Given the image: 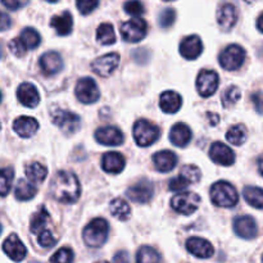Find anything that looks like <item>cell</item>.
<instances>
[{
    "mask_svg": "<svg viewBox=\"0 0 263 263\" xmlns=\"http://www.w3.org/2000/svg\"><path fill=\"white\" fill-rule=\"evenodd\" d=\"M50 194L54 199L66 204L77 202L81 194V186L76 175L68 171L57 172L50 182Z\"/></svg>",
    "mask_w": 263,
    "mask_h": 263,
    "instance_id": "6da1fadb",
    "label": "cell"
},
{
    "mask_svg": "<svg viewBox=\"0 0 263 263\" xmlns=\"http://www.w3.org/2000/svg\"><path fill=\"white\" fill-rule=\"evenodd\" d=\"M211 200L217 207L233 208L238 203L239 195L230 182L218 181L211 187Z\"/></svg>",
    "mask_w": 263,
    "mask_h": 263,
    "instance_id": "7a4b0ae2",
    "label": "cell"
},
{
    "mask_svg": "<svg viewBox=\"0 0 263 263\" xmlns=\"http://www.w3.org/2000/svg\"><path fill=\"white\" fill-rule=\"evenodd\" d=\"M109 233V225L104 218H94L84 229L82 238L90 248H99L105 243Z\"/></svg>",
    "mask_w": 263,
    "mask_h": 263,
    "instance_id": "3957f363",
    "label": "cell"
},
{
    "mask_svg": "<svg viewBox=\"0 0 263 263\" xmlns=\"http://www.w3.org/2000/svg\"><path fill=\"white\" fill-rule=\"evenodd\" d=\"M159 127L153 122L140 120L134 126V139L139 146H149L159 139Z\"/></svg>",
    "mask_w": 263,
    "mask_h": 263,
    "instance_id": "277c9868",
    "label": "cell"
},
{
    "mask_svg": "<svg viewBox=\"0 0 263 263\" xmlns=\"http://www.w3.org/2000/svg\"><path fill=\"white\" fill-rule=\"evenodd\" d=\"M200 198L197 193L185 192L172 198L171 207L181 215L190 216L199 208Z\"/></svg>",
    "mask_w": 263,
    "mask_h": 263,
    "instance_id": "5b68a950",
    "label": "cell"
},
{
    "mask_svg": "<svg viewBox=\"0 0 263 263\" xmlns=\"http://www.w3.org/2000/svg\"><path fill=\"white\" fill-rule=\"evenodd\" d=\"M220 64L226 71H235L243 66L246 61V50L241 46L229 45L222 53L220 54Z\"/></svg>",
    "mask_w": 263,
    "mask_h": 263,
    "instance_id": "8992f818",
    "label": "cell"
},
{
    "mask_svg": "<svg viewBox=\"0 0 263 263\" xmlns=\"http://www.w3.org/2000/svg\"><path fill=\"white\" fill-rule=\"evenodd\" d=\"M148 32V25L141 18H134L121 26V35L127 43H138L143 40Z\"/></svg>",
    "mask_w": 263,
    "mask_h": 263,
    "instance_id": "52a82bcc",
    "label": "cell"
},
{
    "mask_svg": "<svg viewBox=\"0 0 263 263\" xmlns=\"http://www.w3.org/2000/svg\"><path fill=\"white\" fill-rule=\"evenodd\" d=\"M74 92H76L77 99L84 104H92L100 97L97 82L90 77H84V79L79 80Z\"/></svg>",
    "mask_w": 263,
    "mask_h": 263,
    "instance_id": "ba28073f",
    "label": "cell"
},
{
    "mask_svg": "<svg viewBox=\"0 0 263 263\" xmlns=\"http://www.w3.org/2000/svg\"><path fill=\"white\" fill-rule=\"evenodd\" d=\"M51 121L64 134H74L80 128V117L69 110L57 109L51 115Z\"/></svg>",
    "mask_w": 263,
    "mask_h": 263,
    "instance_id": "9c48e42d",
    "label": "cell"
},
{
    "mask_svg": "<svg viewBox=\"0 0 263 263\" xmlns=\"http://www.w3.org/2000/svg\"><path fill=\"white\" fill-rule=\"evenodd\" d=\"M218 87V74L215 71L203 69L198 74L197 90L203 98H208L216 92Z\"/></svg>",
    "mask_w": 263,
    "mask_h": 263,
    "instance_id": "30bf717a",
    "label": "cell"
},
{
    "mask_svg": "<svg viewBox=\"0 0 263 263\" xmlns=\"http://www.w3.org/2000/svg\"><path fill=\"white\" fill-rule=\"evenodd\" d=\"M153 184L151 181H148V180H140L139 182L134 184L133 186L128 187L126 194H127V197L133 202L145 204V203L151 202L152 197H153Z\"/></svg>",
    "mask_w": 263,
    "mask_h": 263,
    "instance_id": "8fae6325",
    "label": "cell"
},
{
    "mask_svg": "<svg viewBox=\"0 0 263 263\" xmlns=\"http://www.w3.org/2000/svg\"><path fill=\"white\" fill-rule=\"evenodd\" d=\"M118 64H120V55L117 53H110L98 58L91 64V69L99 76L108 77L113 73Z\"/></svg>",
    "mask_w": 263,
    "mask_h": 263,
    "instance_id": "7c38bea8",
    "label": "cell"
},
{
    "mask_svg": "<svg viewBox=\"0 0 263 263\" xmlns=\"http://www.w3.org/2000/svg\"><path fill=\"white\" fill-rule=\"evenodd\" d=\"M3 251L12 261L21 262L27 256V249L15 234H10L3 244Z\"/></svg>",
    "mask_w": 263,
    "mask_h": 263,
    "instance_id": "4fadbf2b",
    "label": "cell"
},
{
    "mask_svg": "<svg viewBox=\"0 0 263 263\" xmlns=\"http://www.w3.org/2000/svg\"><path fill=\"white\" fill-rule=\"evenodd\" d=\"M239 18L238 8L231 3H225L218 8L217 22L223 31H230L236 25Z\"/></svg>",
    "mask_w": 263,
    "mask_h": 263,
    "instance_id": "5bb4252c",
    "label": "cell"
},
{
    "mask_svg": "<svg viewBox=\"0 0 263 263\" xmlns=\"http://www.w3.org/2000/svg\"><path fill=\"white\" fill-rule=\"evenodd\" d=\"M210 157L215 163L221 166H231L235 162V153L225 144L216 141L210 149Z\"/></svg>",
    "mask_w": 263,
    "mask_h": 263,
    "instance_id": "9a60e30c",
    "label": "cell"
},
{
    "mask_svg": "<svg viewBox=\"0 0 263 263\" xmlns=\"http://www.w3.org/2000/svg\"><path fill=\"white\" fill-rule=\"evenodd\" d=\"M186 249L194 257L203 259L211 258L213 256V253H215V249H213L212 244L210 241L202 238H197V236H193V238L187 239Z\"/></svg>",
    "mask_w": 263,
    "mask_h": 263,
    "instance_id": "2e32d148",
    "label": "cell"
},
{
    "mask_svg": "<svg viewBox=\"0 0 263 263\" xmlns=\"http://www.w3.org/2000/svg\"><path fill=\"white\" fill-rule=\"evenodd\" d=\"M41 71L46 76H53V74L58 73L63 68V59L55 51H48V53L43 54L39 61Z\"/></svg>",
    "mask_w": 263,
    "mask_h": 263,
    "instance_id": "e0dca14e",
    "label": "cell"
},
{
    "mask_svg": "<svg viewBox=\"0 0 263 263\" xmlns=\"http://www.w3.org/2000/svg\"><path fill=\"white\" fill-rule=\"evenodd\" d=\"M234 230L240 238L253 239L258 234L257 222L251 216H240L234 221Z\"/></svg>",
    "mask_w": 263,
    "mask_h": 263,
    "instance_id": "ac0fdd59",
    "label": "cell"
},
{
    "mask_svg": "<svg viewBox=\"0 0 263 263\" xmlns=\"http://www.w3.org/2000/svg\"><path fill=\"white\" fill-rule=\"evenodd\" d=\"M203 50V43L200 40L199 36L192 35L185 37L180 44V54L184 57L185 59H197L198 57L202 54Z\"/></svg>",
    "mask_w": 263,
    "mask_h": 263,
    "instance_id": "d6986e66",
    "label": "cell"
},
{
    "mask_svg": "<svg viewBox=\"0 0 263 263\" xmlns=\"http://www.w3.org/2000/svg\"><path fill=\"white\" fill-rule=\"evenodd\" d=\"M95 139L99 141L103 145H109V146H117L121 145L125 140L123 134L121 133L118 128L112 127V126H105V127L99 128L95 133Z\"/></svg>",
    "mask_w": 263,
    "mask_h": 263,
    "instance_id": "ffe728a7",
    "label": "cell"
},
{
    "mask_svg": "<svg viewBox=\"0 0 263 263\" xmlns=\"http://www.w3.org/2000/svg\"><path fill=\"white\" fill-rule=\"evenodd\" d=\"M17 98L27 108H35L40 102V94L37 89L30 82H23L17 90Z\"/></svg>",
    "mask_w": 263,
    "mask_h": 263,
    "instance_id": "44dd1931",
    "label": "cell"
},
{
    "mask_svg": "<svg viewBox=\"0 0 263 263\" xmlns=\"http://www.w3.org/2000/svg\"><path fill=\"white\" fill-rule=\"evenodd\" d=\"M13 130L21 136V138H31L35 135L39 130V122L32 117L21 116L13 123Z\"/></svg>",
    "mask_w": 263,
    "mask_h": 263,
    "instance_id": "7402d4cb",
    "label": "cell"
},
{
    "mask_svg": "<svg viewBox=\"0 0 263 263\" xmlns=\"http://www.w3.org/2000/svg\"><path fill=\"white\" fill-rule=\"evenodd\" d=\"M125 157L117 152L105 153L102 158V167L108 174H120L125 168Z\"/></svg>",
    "mask_w": 263,
    "mask_h": 263,
    "instance_id": "603a6c76",
    "label": "cell"
},
{
    "mask_svg": "<svg viewBox=\"0 0 263 263\" xmlns=\"http://www.w3.org/2000/svg\"><path fill=\"white\" fill-rule=\"evenodd\" d=\"M153 163L159 172H170L177 164V157L171 151L158 152L153 156Z\"/></svg>",
    "mask_w": 263,
    "mask_h": 263,
    "instance_id": "cb8c5ba5",
    "label": "cell"
},
{
    "mask_svg": "<svg viewBox=\"0 0 263 263\" xmlns=\"http://www.w3.org/2000/svg\"><path fill=\"white\" fill-rule=\"evenodd\" d=\"M181 104L182 99L176 91H164L159 98V107L164 113H168V115L179 112Z\"/></svg>",
    "mask_w": 263,
    "mask_h": 263,
    "instance_id": "d4e9b609",
    "label": "cell"
},
{
    "mask_svg": "<svg viewBox=\"0 0 263 263\" xmlns=\"http://www.w3.org/2000/svg\"><path fill=\"white\" fill-rule=\"evenodd\" d=\"M170 140L176 146H186L192 140V130L185 123H176L170 131Z\"/></svg>",
    "mask_w": 263,
    "mask_h": 263,
    "instance_id": "484cf974",
    "label": "cell"
},
{
    "mask_svg": "<svg viewBox=\"0 0 263 263\" xmlns=\"http://www.w3.org/2000/svg\"><path fill=\"white\" fill-rule=\"evenodd\" d=\"M50 26L57 31V33L61 36H67L71 33L73 27V20L69 12H63L59 15H54L50 20Z\"/></svg>",
    "mask_w": 263,
    "mask_h": 263,
    "instance_id": "4316f807",
    "label": "cell"
},
{
    "mask_svg": "<svg viewBox=\"0 0 263 263\" xmlns=\"http://www.w3.org/2000/svg\"><path fill=\"white\" fill-rule=\"evenodd\" d=\"M18 40H20L21 45L23 46V49H25V50H28V49L37 48V46L40 45L41 37L35 28L28 27V28H25V30L21 32Z\"/></svg>",
    "mask_w": 263,
    "mask_h": 263,
    "instance_id": "83f0119b",
    "label": "cell"
},
{
    "mask_svg": "<svg viewBox=\"0 0 263 263\" xmlns=\"http://www.w3.org/2000/svg\"><path fill=\"white\" fill-rule=\"evenodd\" d=\"M49 222H50V215L46 208L41 205L40 210L33 215L32 220H31V233L40 234L41 231L45 230Z\"/></svg>",
    "mask_w": 263,
    "mask_h": 263,
    "instance_id": "f1b7e54d",
    "label": "cell"
},
{
    "mask_svg": "<svg viewBox=\"0 0 263 263\" xmlns=\"http://www.w3.org/2000/svg\"><path fill=\"white\" fill-rule=\"evenodd\" d=\"M109 210L112 216H115L116 218L121 221H126L128 217H130L131 208L128 205V203L126 200H123L122 198H116L110 202Z\"/></svg>",
    "mask_w": 263,
    "mask_h": 263,
    "instance_id": "f546056e",
    "label": "cell"
},
{
    "mask_svg": "<svg viewBox=\"0 0 263 263\" xmlns=\"http://www.w3.org/2000/svg\"><path fill=\"white\" fill-rule=\"evenodd\" d=\"M97 40L103 45H113L116 43L115 28L110 23H102L97 31Z\"/></svg>",
    "mask_w": 263,
    "mask_h": 263,
    "instance_id": "4dcf8cb0",
    "label": "cell"
},
{
    "mask_svg": "<svg viewBox=\"0 0 263 263\" xmlns=\"http://www.w3.org/2000/svg\"><path fill=\"white\" fill-rule=\"evenodd\" d=\"M36 192H37L36 186L31 185L30 182H27L26 180H20L17 186H15V198H17L18 200L25 202V200L32 199L36 195Z\"/></svg>",
    "mask_w": 263,
    "mask_h": 263,
    "instance_id": "1f68e13d",
    "label": "cell"
},
{
    "mask_svg": "<svg viewBox=\"0 0 263 263\" xmlns=\"http://www.w3.org/2000/svg\"><path fill=\"white\" fill-rule=\"evenodd\" d=\"M244 198L252 207L261 210L263 205V193L261 187L247 186L244 189Z\"/></svg>",
    "mask_w": 263,
    "mask_h": 263,
    "instance_id": "d6a6232c",
    "label": "cell"
},
{
    "mask_svg": "<svg viewBox=\"0 0 263 263\" xmlns=\"http://www.w3.org/2000/svg\"><path fill=\"white\" fill-rule=\"evenodd\" d=\"M26 175H27L28 179L32 182H35V184H41V182L46 179L48 168L40 163H32L30 164V166L26 167Z\"/></svg>",
    "mask_w": 263,
    "mask_h": 263,
    "instance_id": "836d02e7",
    "label": "cell"
},
{
    "mask_svg": "<svg viewBox=\"0 0 263 263\" xmlns=\"http://www.w3.org/2000/svg\"><path fill=\"white\" fill-rule=\"evenodd\" d=\"M161 256L154 248L148 246L141 247L136 254V263H159Z\"/></svg>",
    "mask_w": 263,
    "mask_h": 263,
    "instance_id": "e575fe53",
    "label": "cell"
},
{
    "mask_svg": "<svg viewBox=\"0 0 263 263\" xmlns=\"http://www.w3.org/2000/svg\"><path fill=\"white\" fill-rule=\"evenodd\" d=\"M226 139H228L229 143L234 144V145H241L247 140V128L243 125L233 126V127L229 128Z\"/></svg>",
    "mask_w": 263,
    "mask_h": 263,
    "instance_id": "d590c367",
    "label": "cell"
},
{
    "mask_svg": "<svg viewBox=\"0 0 263 263\" xmlns=\"http://www.w3.org/2000/svg\"><path fill=\"white\" fill-rule=\"evenodd\" d=\"M13 179H14V172L13 168L7 167V168L0 170V197H5L10 192Z\"/></svg>",
    "mask_w": 263,
    "mask_h": 263,
    "instance_id": "8d00e7d4",
    "label": "cell"
},
{
    "mask_svg": "<svg viewBox=\"0 0 263 263\" xmlns=\"http://www.w3.org/2000/svg\"><path fill=\"white\" fill-rule=\"evenodd\" d=\"M180 176L187 181V184H195L200 180L202 177V172L194 164H186L181 168V172H180Z\"/></svg>",
    "mask_w": 263,
    "mask_h": 263,
    "instance_id": "74e56055",
    "label": "cell"
},
{
    "mask_svg": "<svg viewBox=\"0 0 263 263\" xmlns=\"http://www.w3.org/2000/svg\"><path fill=\"white\" fill-rule=\"evenodd\" d=\"M240 97H241V92L238 86H234V85L233 86H229L228 89L223 91V95H222L223 107L229 108L231 107V105H234L235 103L239 102Z\"/></svg>",
    "mask_w": 263,
    "mask_h": 263,
    "instance_id": "f35d334b",
    "label": "cell"
},
{
    "mask_svg": "<svg viewBox=\"0 0 263 263\" xmlns=\"http://www.w3.org/2000/svg\"><path fill=\"white\" fill-rule=\"evenodd\" d=\"M73 252L72 249L67 248H61L58 252L54 253V256L51 257L50 262L51 263H72L73 262Z\"/></svg>",
    "mask_w": 263,
    "mask_h": 263,
    "instance_id": "ab89813d",
    "label": "cell"
},
{
    "mask_svg": "<svg viewBox=\"0 0 263 263\" xmlns=\"http://www.w3.org/2000/svg\"><path fill=\"white\" fill-rule=\"evenodd\" d=\"M175 18H176V13L172 8H164L159 14V26L162 28H168L174 25Z\"/></svg>",
    "mask_w": 263,
    "mask_h": 263,
    "instance_id": "60d3db41",
    "label": "cell"
},
{
    "mask_svg": "<svg viewBox=\"0 0 263 263\" xmlns=\"http://www.w3.org/2000/svg\"><path fill=\"white\" fill-rule=\"evenodd\" d=\"M98 5H99V2H97V0H79V2L76 3L77 9H79L80 13L84 15L90 14L92 10H95V8H97Z\"/></svg>",
    "mask_w": 263,
    "mask_h": 263,
    "instance_id": "b9f144b4",
    "label": "cell"
},
{
    "mask_svg": "<svg viewBox=\"0 0 263 263\" xmlns=\"http://www.w3.org/2000/svg\"><path fill=\"white\" fill-rule=\"evenodd\" d=\"M37 241L43 248H53L57 243L55 238H54L53 234H51L49 230L41 231V233L39 234Z\"/></svg>",
    "mask_w": 263,
    "mask_h": 263,
    "instance_id": "7bdbcfd3",
    "label": "cell"
},
{
    "mask_svg": "<svg viewBox=\"0 0 263 263\" xmlns=\"http://www.w3.org/2000/svg\"><path fill=\"white\" fill-rule=\"evenodd\" d=\"M123 8H125V12L127 13V14L134 15V17H139V15L143 14L144 10H145L144 9L143 3L140 2H127L125 3Z\"/></svg>",
    "mask_w": 263,
    "mask_h": 263,
    "instance_id": "ee69618b",
    "label": "cell"
},
{
    "mask_svg": "<svg viewBox=\"0 0 263 263\" xmlns=\"http://www.w3.org/2000/svg\"><path fill=\"white\" fill-rule=\"evenodd\" d=\"M186 186H189V184H187V181H185L181 176L174 177V179L170 181L168 185L170 190H172V192H179V190L185 189Z\"/></svg>",
    "mask_w": 263,
    "mask_h": 263,
    "instance_id": "f6af8a7d",
    "label": "cell"
},
{
    "mask_svg": "<svg viewBox=\"0 0 263 263\" xmlns=\"http://www.w3.org/2000/svg\"><path fill=\"white\" fill-rule=\"evenodd\" d=\"M9 49L15 57H23L26 54V50L23 49V46L21 45L20 40L18 39H13L9 43Z\"/></svg>",
    "mask_w": 263,
    "mask_h": 263,
    "instance_id": "bcb514c9",
    "label": "cell"
},
{
    "mask_svg": "<svg viewBox=\"0 0 263 263\" xmlns=\"http://www.w3.org/2000/svg\"><path fill=\"white\" fill-rule=\"evenodd\" d=\"M2 4L4 5V7H7L8 9L17 10L20 9V8L25 7V5L27 4V2H20V0H3Z\"/></svg>",
    "mask_w": 263,
    "mask_h": 263,
    "instance_id": "7dc6e473",
    "label": "cell"
},
{
    "mask_svg": "<svg viewBox=\"0 0 263 263\" xmlns=\"http://www.w3.org/2000/svg\"><path fill=\"white\" fill-rule=\"evenodd\" d=\"M10 27V17L4 12H0V31H5Z\"/></svg>",
    "mask_w": 263,
    "mask_h": 263,
    "instance_id": "c3c4849f",
    "label": "cell"
},
{
    "mask_svg": "<svg viewBox=\"0 0 263 263\" xmlns=\"http://www.w3.org/2000/svg\"><path fill=\"white\" fill-rule=\"evenodd\" d=\"M115 263H130V257L126 251H121L118 253H116L115 258H113Z\"/></svg>",
    "mask_w": 263,
    "mask_h": 263,
    "instance_id": "681fc988",
    "label": "cell"
},
{
    "mask_svg": "<svg viewBox=\"0 0 263 263\" xmlns=\"http://www.w3.org/2000/svg\"><path fill=\"white\" fill-rule=\"evenodd\" d=\"M253 99H256L257 110H258V112H261V92H257V94L253 97Z\"/></svg>",
    "mask_w": 263,
    "mask_h": 263,
    "instance_id": "f907efd6",
    "label": "cell"
},
{
    "mask_svg": "<svg viewBox=\"0 0 263 263\" xmlns=\"http://www.w3.org/2000/svg\"><path fill=\"white\" fill-rule=\"evenodd\" d=\"M257 25H258L259 32H263V31H262V14L258 17V22H257Z\"/></svg>",
    "mask_w": 263,
    "mask_h": 263,
    "instance_id": "816d5d0a",
    "label": "cell"
},
{
    "mask_svg": "<svg viewBox=\"0 0 263 263\" xmlns=\"http://www.w3.org/2000/svg\"><path fill=\"white\" fill-rule=\"evenodd\" d=\"M2 53H3V49H2V45H0V58H2Z\"/></svg>",
    "mask_w": 263,
    "mask_h": 263,
    "instance_id": "f5cc1de1",
    "label": "cell"
},
{
    "mask_svg": "<svg viewBox=\"0 0 263 263\" xmlns=\"http://www.w3.org/2000/svg\"><path fill=\"white\" fill-rule=\"evenodd\" d=\"M95 263H108V262H105V261H98V262H95Z\"/></svg>",
    "mask_w": 263,
    "mask_h": 263,
    "instance_id": "db71d44e",
    "label": "cell"
},
{
    "mask_svg": "<svg viewBox=\"0 0 263 263\" xmlns=\"http://www.w3.org/2000/svg\"><path fill=\"white\" fill-rule=\"evenodd\" d=\"M0 102H2V92H0Z\"/></svg>",
    "mask_w": 263,
    "mask_h": 263,
    "instance_id": "11a10c76",
    "label": "cell"
},
{
    "mask_svg": "<svg viewBox=\"0 0 263 263\" xmlns=\"http://www.w3.org/2000/svg\"><path fill=\"white\" fill-rule=\"evenodd\" d=\"M0 234H2V225H0Z\"/></svg>",
    "mask_w": 263,
    "mask_h": 263,
    "instance_id": "9f6ffc18",
    "label": "cell"
},
{
    "mask_svg": "<svg viewBox=\"0 0 263 263\" xmlns=\"http://www.w3.org/2000/svg\"><path fill=\"white\" fill-rule=\"evenodd\" d=\"M0 128H2V125H0Z\"/></svg>",
    "mask_w": 263,
    "mask_h": 263,
    "instance_id": "6f0895ef",
    "label": "cell"
}]
</instances>
